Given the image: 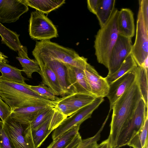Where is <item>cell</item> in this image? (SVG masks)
I'll return each mask as SVG.
<instances>
[{
	"label": "cell",
	"mask_w": 148,
	"mask_h": 148,
	"mask_svg": "<svg viewBox=\"0 0 148 148\" xmlns=\"http://www.w3.org/2000/svg\"><path fill=\"white\" fill-rule=\"evenodd\" d=\"M142 98L136 78L133 85L114 104L108 138L112 148L115 147L119 134L126 126Z\"/></svg>",
	"instance_id": "cell-1"
},
{
	"label": "cell",
	"mask_w": 148,
	"mask_h": 148,
	"mask_svg": "<svg viewBox=\"0 0 148 148\" xmlns=\"http://www.w3.org/2000/svg\"><path fill=\"white\" fill-rule=\"evenodd\" d=\"M0 97L12 111L28 106H51L55 107L58 101L41 97L29 87V85L8 81L0 75Z\"/></svg>",
	"instance_id": "cell-2"
},
{
	"label": "cell",
	"mask_w": 148,
	"mask_h": 148,
	"mask_svg": "<svg viewBox=\"0 0 148 148\" xmlns=\"http://www.w3.org/2000/svg\"><path fill=\"white\" fill-rule=\"evenodd\" d=\"M119 10L115 8L106 24L95 36L94 47L98 62L107 68L111 50L119 34L117 21Z\"/></svg>",
	"instance_id": "cell-3"
},
{
	"label": "cell",
	"mask_w": 148,
	"mask_h": 148,
	"mask_svg": "<svg viewBox=\"0 0 148 148\" xmlns=\"http://www.w3.org/2000/svg\"><path fill=\"white\" fill-rule=\"evenodd\" d=\"M32 54L47 56L83 70L88 63L87 58L80 56L73 49L50 40L36 41Z\"/></svg>",
	"instance_id": "cell-4"
},
{
	"label": "cell",
	"mask_w": 148,
	"mask_h": 148,
	"mask_svg": "<svg viewBox=\"0 0 148 148\" xmlns=\"http://www.w3.org/2000/svg\"><path fill=\"white\" fill-rule=\"evenodd\" d=\"M3 123L15 148H36L30 123L19 121L10 116Z\"/></svg>",
	"instance_id": "cell-5"
},
{
	"label": "cell",
	"mask_w": 148,
	"mask_h": 148,
	"mask_svg": "<svg viewBox=\"0 0 148 148\" xmlns=\"http://www.w3.org/2000/svg\"><path fill=\"white\" fill-rule=\"evenodd\" d=\"M29 22V34L33 40L40 41L50 40L58 36L55 26L41 12L37 10L31 12Z\"/></svg>",
	"instance_id": "cell-6"
},
{
	"label": "cell",
	"mask_w": 148,
	"mask_h": 148,
	"mask_svg": "<svg viewBox=\"0 0 148 148\" xmlns=\"http://www.w3.org/2000/svg\"><path fill=\"white\" fill-rule=\"evenodd\" d=\"M147 116L148 110L142 98L126 126L119 134L115 148L127 145L132 138L141 129Z\"/></svg>",
	"instance_id": "cell-7"
},
{
	"label": "cell",
	"mask_w": 148,
	"mask_h": 148,
	"mask_svg": "<svg viewBox=\"0 0 148 148\" xmlns=\"http://www.w3.org/2000/svg\"><path fill=\"white\" fill-rule=\"evenodd\" d=\"M104 101L103 98H96L92 102L66 118L54 130L52 135L53 140H55L74 126L80 125L86 120L91 118L94 111Z\"/></svg>",
	"instance_id": "cell-8"
},
{
	"label": "cell",
	"mask_w": 148,
	"mask_h": 148,
	"mask_svg": "<svg viewBox=\"0 0 148 148\" xmlns=\"http://www.w3.org/2000/svg\"><path fill=\"white\" fill-rule=\"evenodd\" d=\"M131 53L138 66L142 67L148 58V28L141 17L138 15L136 36Z\"/></svg>",
	"instance_id": "cell-9"
},
{
	"label": "cell",
	"mask_w": 148,
	"mask_h": 148,
	"mask_svg": "<svg viewBox=\"0 0 148 148\" xmlns=\"http://www.w3.org/2000/svg\"><path fill=\"white\" fill-rule=\"evenodd\" d=\"M132 45L131 38L119 35L109 58L107 68L108 75L113 73L120 68L131 53Z\"/></svg>",
	"instance_id": "cell-10"
},
{
	"label": "cell",
	"mask_w": 148,
	"mask_h": 148,
	"mask_svg": "<svg viewBox=\"0 0 148 148\" xmlns=\"http://www.w3.org/2000/svg\"><path fill=\"white\" fill-rule=\"evenodd\" d=\"M67 117L54 107L51 115L47 120L36 129L32 130L36 148L40 147L50 134Z\"/></svg>",
	"instance_id": "cell-11"
},
{
	"label": "cell",
	"mask_w": 148,
	"mask_h": 148,
	"mask_svg": "<svg viewBox=\"0 0 148 148\" xmlns=\"http://www.w3.org/2000/svg\"><path fill=\"white\" fill-rule=\"evenodd\" d=\"M137 67L130 70L109 85L108 92L106 97L109 101L110 110H112L113 106L116 101L135 81L137 76Z\"/></svg>",
	"instance_id": "cell-12"
},
{
	"label": "cell",
	"mask_w": 148,
	"mask_h": 148,
	"mask_svg": "<svg viewBox=\"0 0 148 148\" xmlns=\"http://www.w3.org/2000/svg\"><path fill=\"white\" fill-rule=\"evenodd\" d=\"M35 59H39L49 67L56 74L65 96L74 93L68 79L67 64L47 56L32 54Z\"/></svg>",
	"instance_id": "cell-13"
},
{
	"label": "cell",
	"mask_w": 148,
	"mask_h": 148,
	"mask_svg": "<svg viewBox=\"0 0 148 148\" xmlns=\"http://www.w3.org/2000/svg\"><path fill=\"white\" fill-rule=\"evenodd\" d=\"M28 10L21 0H0V22H14Z\"/></svg>",
	"instance_id": "cell-14"
},
{
	"label": "cell",
	"mask_w": 148,
	"mask_h": 148,
	"mask_svg": "<svg viewBox=\"0 0 148 148\" xmlns=\"http://www.w3.org/2000/svg\"><path fill=\"white\" fill-rule=\"evenodd\" d=\"M84 71L92 95L96 98L106 97L109 85L105 77L100 76L94 67L88 63Z\"/></svg>",
	"instance_id": "cell-15"
},
{
	"label": "cell",
	"mask_w": 148,
	"mask_h": 148,
	"mask_svg": "<svg viewBox=\"0 0 148 148\" xmlns=\"http://www.w3.org/2000/svg\"><path fill=\"white\" fill-rule=\"evenodd\" d=\"M84 70L67 64L68 79L74 93L93 96L87 81Z\"/></svg>",
	"instance_id": "cell-16"
},
{
	"label": "cell",
	"mask_w": 148,
	"mask_h": 148,
	"mask_svg": "<svg viewBox=\"0 0 148 148\" xmlns=\"http://www.w3.org/2000/svg\"><path fill=\"white\" fill-rule=\"evenodd\" d=\"M0 36L2 43L5 45L10 49L18 52V57L29 59L28 56L26 47L22 45L20 41L19 35L6 28L0 22Z\"/></svg>",
	"instance_id": "cell-17"
},
{
	"label": "cell",
	"mask_w": 148,
	"mask_h": 148,
	"mask_svg": "<svg viewBox=\"0 0 148 148\" xmlns=\"http://www.w3.org/2000/svg\"><path fill=\"white\" fill-rule=\"evenodd\" d=\"M134 14L128 8H122L119 11L117 21L119 35L132 38L135 34Z\"/></svg>",
	"instance_id": "cell-18"
},
{
	"label": "cell",
	"mask_w": 148,
	"mask_h": 148,
	"mask_svg": "<svg viewBox=\"0 0 148 148\" xmlns=\"http://www.w3.org/2000/svg\"><path fill=\"white\" fill-rule=\"evenodd\" d=\"M35 60L38 62L40 68L39 74L41 77L42 83L49 88L55 95L64 97V92L53 71L40 60Z\"/></svg>",
	"instance_id": "cell-19"
},
{
	"label": "cell",
	"mask_w": 148,
	"mask_h": 148,
	"mask_svg": "<svg viewBox=\"0 0 148 148\" xmlns=\"http://www.w3.org/2000/svg\"><path fill=\"white\" fill-rule=\"evenodd\" d=\"M96 98L90 95L74 93L59 98L58 101L69 105L77 111L92 102Z\"/></svg>",
	"instance_id": "cell-20"
},
{
	"label": "cell",
	"mask_w": 148,
	"mask_h": 148,
	"mask_svg": "<svg viewBox=\"0 0 148 148\" xmlns=\"http://www.w3.org/2000/svg\"><path fill=\"white\" fill-rule=\"evenodd\" d=\"M28 6L34 8L43 13L48 14L62 6L65 0H21Z\"/></svg>",
	"instance_id": "cell-21"
},
{
	"label": "cell",
	"mask_w": 148,
	"mask_h": 148,
	"mask_svg": "<svg viewBox=\"0 0 148 148\" xmlns=\"http://www.w3.org/2000/svg\"><path fill=\"white\" fill-rule=\"evenodd\" d=\"M48 106H32L16 109L12 111L10 116L19 121L30 123L40 111Z\"/></svg>",
	"instance_id": "cell-22"
},
{
	"label": "cell",
	"mask_w": 148,
	"mask_h": 148,
	"mask_svg": "<svg viewBox=\"0 0 148 148\" xmlns=\"http://www.w3.org/2000/svg\"><path fill=\"white\" fill-rule=\"evenodd\" d=\"M115 0H100L96 15L100 28L103 27L110 19L115 8Z\"/></svg>",
	"instance_id": "cell-23"
},
{
	"label": "cell",
	"mask_w": 148,
	"mask_h": 148,
	"mask_svg": "<svg viewBox=\"0 0 148 148\" xmlns=\"http://www.w3.org/2000/svg\"><path fill=\"white\" fill-rule=\"evenodd\" d=\"M22 70L12 66L7 63H0V72L1 77L8 81L25 84V81L28 80L23 77Z\"/></svg>",
	"instance_id": "cell-24"
},
{
	"label": "cell",
	"mask_w": 148,
	"mask_h": 148,
	"mask_svg": "<svg viewBox=\"0 0 148 148\" xmlns=\"http://www.w3.org/2000/svg\"><path fill=\"white\" fill-rule=\"evenodd\" d=\"M80 125H75L65 132L55 140L47 148H65L78 133Z\"/></svg>",
	"instance_id": "cell-25"
},
{
	"label": "cell",
	"mask_w": 148,
	"mask_h": 148,
	"mask_svg": "<svg viewBox=\"0 0 148 148\" xmlns=\"http://www.w3.org/2000/svg\"><path fill=\"white\" fill-rule=\"evenodd\" d=\"M138 66L131 53L129 55L116 71L111 75H107L105 78L109 85L114 81L128 71Z\"/></svg>",
	"instance_id": "cell-26"
},
{
	"label": "cell",
	"mask_w": 148,
	"mask_h": 148,
	"mask_svg": "<svg viewBox=\"0 0 148 148\" xmlns=\"http://www.w3.org/2000/svg\"><path fill=\"white\" fill-rule=\"evenodd\" d=\"M148 72L143 67L138 66L136 69V78L142 98L148 110Z\"/></svg>",
	"instance_id": "cell-27"
},
{
	"label": "cell",
	"mask_w": 148,
	"mask_h": 148,
	"mask_svg": "<svg viewBox=\"0 0 148 148\" xmlns=\"http://www.w3.org/2000/svg\"><path fill=\"white\" fill-rule=\"evenodd\" d=\"M148 116L141 129L131 139L128 146L133 148H144L148 139Z\"/></svg>",
	"instance_id": "cell-28"
},
{
	"label": "cell",
	"mask_w": 148,
	"mask_h": 148,
	"mask_svg": "<svg viewBox=\"0 0 148 148\" xmlns=\"http://www.w3.org/2000/svg\"><path fill=\"white\" fill-rule=\"evenodd\" d=\"M22 67V71L26 74L27 77L32 78V73L36 72L39 73L40 68L37 62L35 60L16 57Z\"/></svg>",
	"instance_id": "cell-29"
},
{
	"label": "cell",
	"mask_w": 148,
	"mask_h": 148,
	"mask_svg": "<svg viewBox=\"0 0 148 148\" xmlns=\"http://www.w3.org/2000/svg\"><path fill=\"white\" fill-rule=\"evenodd\" d=\"M54 107L48 106L38 113L30 123L32 130L36 129L47 120L51 115Z\"/></svg>",
	"instance_id": "cell-30"
},
{
	"label": "cell",
	"mask_w": 148,
	"mask_h": 148,
	"mask_svg": "<svg viewBox=\"0 0 148 148\" xmlns=\"http://www.w3.org/2000/svg\"><path fill=\"white\" fill-rule=\"evenodd\" d=\"M29 87L41 97L53 101H57L59 98L55 95L53 91L44 84L42 83L38 86L29 85Z\"/></svg>",
	"instance_id": "cell-31"
},
{
	"label": "cell",
	"mask_w": 148,
	"mask_h": 148,
	"mask_svg": "<svg viewBox=\"0 0 148 148\" xmlns=\"http://www.w3.org/2000/svg\"><path fill=\"white\" fill-rule=\"evenodd\" d=\"M106 123L104 121L99 130L93 136L82 139L81 143L77 148H97L98 145L97 142L100 139L101 133Z\"/></svg>",
	"instance_id": "cell-32"
},
{
	"label": "cell",
	"mask_w": 148,
	"mask_h": 148,
	"mask_svg": "<svg viewBox=\"0 0 148 148\" xmlns=\"http://www.w3.org/2000/svg\"><path fill=\"white\" fill-rule=\"evenodd\" d=\"M0 148H15L10 138L5 130L4 123L1 120Z\"/></svg>",
	"instance_id": "cell-33"
},
{
	"label": "cell",
	"mask_w": 148,
	"mask_h": 148,
	"mask_svg": "<svg viewBox=\"0 0 148 148\" xmlns=\"http://www.w3.org/2000/svg\"><path fill=\"white\" fill-rule=\"evenodd\" d=\"M139 9L138 15L140 16L145 26L148 28V0H139Z\"/></svg>",
	"instance_id": "cell-34"
},
{
	"label": "cell",
	"mask_w": 148,
	"mask_h": 148,
	"mask_svg": "<svg viewBox=\"0 0 148 148\" xmlns=\"http://www.w3.org/2000/svg\"><path fill=\"white\" fill-rule=\"evenodd\" d=\"M57 101L58 102L54 107L67 117L70 116L76 112L69 105L66 103Z\"/></svg>",
	"instance_id": "cell-35"
},
{
	"label": "cell",
	"mask_w": 148,
	"mask_h": 148,
	"mask_svg": "<svg viewBox=\"0 0 148 148\" xmlns=\"http://www.w3.org/2000/svg\"><path fill=\"white\" fill-rule=\"evenodd\" d=\"M12 111L10 106L0 97V118L3 122H4L10 115Z\"/></svg>",
	"instance_id": "cell-36"
},
{
	"label": "cell",
	"mask_w": 148,
	"mask_h": 148,
	"mask_svg": "<svg viewBox=\"0 0 148 148\" xmlns=\"http://www.w3.org/2000/svg\"><path fill=\"white\" fill-rule=\"evenodd\" d=\"M100 0H88L87 7L89 11L96 15V11Z\"/></svg>",
	"instance_id": "cell-37"
},
{
	"label": "cell",
	"mask_w": 148,
	"mask_h": 148,
	"mask_svg": "<svg viewBox=\"0 0 148 148\" xmlns=\"http://www.w3.org/2000/svg\"><path fill=\"white\" fill-rule=\"evenodd\" d=\"M82 139L79 132L70 143L65 148H77L81 143Z\"/></svg>",
	"instance_id": "cell-38"
},
{
	"label": "cell",
	"mask_w": 148,
	"mask_h": 148,
	"mask_svg": "<svg viewBox=\"0 0 148 148\" xmlns=\"http://www.w3.org/2000/svg\"><path fill=\"white\" fill-rule=\"evenodd\" d=\"M97 148H112L110 146L108 139L103 141L98 145Z\"/></svg>",
	"instance_id": "cell-39"
},
{
	"label": "cell",
	"mask_w": 148,
	"mask_h": 148,
	"mask_svg": "<svg viewBox=\"0 0 148 148\" xmlns=\"http://www.w3.org/2000/svg\"><path fill=\"white\" fill-rule=\"evenodd\" d=\"M8 57L0 51V63H8Z\"/></svg>",
	"instance_id": "cell-40"
},
{
	"label": "cell",
	"mask_w": 148,
	"mask_h": 148,
	"mask_svg": "<svg viewBox=\"0 0 148 148\" xmlns=\"http://www.w3.org/2000/svg\"><path fill=\"white\" fill-rule=\"evenodd\" d=\"M144 148H148V140H147Z\"/></svg>",
	"instance_id": "cell-41"
}]
</instances>
